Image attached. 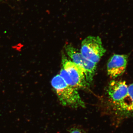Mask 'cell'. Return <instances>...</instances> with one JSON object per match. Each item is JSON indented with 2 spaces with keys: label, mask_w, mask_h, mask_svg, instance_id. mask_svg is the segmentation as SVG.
<instances>
[{
  "label": "cell",
  "mask_w": 133,
  "mask_h": 133,
  "mask_svg": "<svg viewBox=\"0 0 133 133\" xmlns=\"http://www.w3.org/2000/svg\"><path fill=\"white\" fill-rule=\"evenodd\" d=\"M51 83L63 105L74 108L85 107L78 90L68 84L59 74L52 78Z\"/></svg>",
  "instance_id": "obj_1"
},
{
  "label": "cell",
  "mask_w": 133,
  "mask_h": 133,
  "mask_svg": "<svg viewBox=\"0 0 133 133\" xmlns=\"http://www.w3.org/2000/svg\"><path fill=\"white\" fill-rule=\"evenodd\" d=\"M59 75L68 84L77 90L86 88L89 85L84 70L64 55L62 56V67Z\"/></svg>",
  "instance_id": "obj_2"
},
{
  "label": "cell",
  "mask_w": 133,
  "mask_h": 133,
  "mask_svg": "<svg viewBox=\"0 0 133 133\" xmlns=\"http://www.w3.org/2000/svg\"><path fill=\"white\" fill-rule=\"evenodd\" d=\"M107 91L112 107L118 114L127 97L128 85L125 81L112 80L108 85Z\"/></svg>",
  "instance_id": "obj_3"
},
{
  "label": "cell",
  "mask_w": 133,
  "mask_h": 133,
  "mask_svg": "<svg viewBox=\"0 0 133 133\" xmlns=\"http://www.w3.org/2000/svg\"><path fill=\"white\" fill-rule=\"evenodd\" d=\"M106 51L99 37L88 36L81 43L80 52L82 55L96 64L99 62Z\"/></svg>",
  "instance_id": "obj_4"
},
{
  "label": "cell",
  "mask_w": 133,
  "mask_h": 133,
  "mask_svg": "<svg viewBox=\"0 0 133 133\" xmlns=\"http://www.w3.org/2000/svg\"><path fill=\"white\" fill-rule=\"evenodd\" d=\"M64 48L66 54L71 59V61L84 70L87 81L88 84L90 85L92 82L95 76L97 64L87 59L80 51L71 44H66Z\"/></svg>",
  "instance_id": "obj_5"
},
{
  "label": "cell",
  "mask_w": 133,
  "mask_h": 133,
  "mask_svg": "<svg viewBox=\"0 0 133 133\" xmlns=\"http://www.w3.org/2000/svg\"><path fill=\"white\" fill-rule=\"evenodd\" d=\"M128 56L115 54L108 60L107 64L108 75L111 78H117L123 74L127 69Z\"/></svg>",
  "instance_id": "obj_6"
},
{
  "label": "cell",
  "mask_w": 133,
  "mask_h": 133,
  "mask_svg": "<svg viewBox=\"0 0 133 133\" xmlns=\"http://www.w3.org/2000/svg\"><path fill=\"white\" fill-rule=\"evenodd\" d=\"M119 115L125 117H133V83L128 85L127 97Z\"/></svg>",
  "instance_id": "obj_7"
},
{
  "label": "cell",
  "mask_w": 133,
  "mask_h": 133,
  "mask_svg": "<svg viewBox=\"0 0 133 133\" xmlns=\"http://www.w3.org/2000/svg\"><path fill=\"white\" fill-rule=\"evenodd\" d=\"M70 133H82L81 131L77 128L72 129Z\"/></svg>",
  "instance_id": "obj_8"
},
{
  "label": "cell",
  "mask_w": 133,
  "mask_h": 133,
  "mask_svg": "<svg viewBox=\"0 0 133 133\" xmlns=\"http://www.w3.org/2000/svg\"><path fill=\"white\" fill-rule=\"evenodd\" d=\"M2 1V0H0V2H1V1Z\"/></svg>",
  "instance_id": "obj_9"
}]
</instances>
